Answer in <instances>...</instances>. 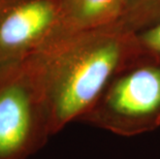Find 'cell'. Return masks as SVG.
I'll list each match as a JSON object with an SVG mask.
<instances>
[{"instance_id": "8992f818", "label": "cell", "mask_w": 160, "mask_h": 159, "mask_svg": "<svg viewBox=\"0 0 160 159\" xmlns=\"http://www.w3.org/2000/svg\"><path fill=\"white\" fill-rule=\"evenodd\" d=\"M160 21V0H126L116 26L134 34Z\"/></svg>"}, {"instance_id": "3957f363", "label": "cell", "mask_w": 160, "mask_h": 159, "mask_svg": "<svg viewBox=\"0 0 160 159\" xmlns=\"http://www.w3.org/2000/svg\"><path fill=\"white\" fill-rule=\"evenodd\" d=\"M51 135L42 89L25 61L0 82V159H28Z\"/></svg>"}, {"instance_id": "277c9868", "label": "cell", "mask_w": 160, "mask_h": 159, "mask_svg": "<svg viewBox=\"0 0 160 159\" xmlns=\"http://www.w3.org/2000/svg\"><path fill=\"white\" fill-rule=\"evenodd\" d=\"M57 9L49 0H32L0 21V82L19 67L54 33Z\"/></svg>"}, {"instance_id": "7a4b0ae2", "label": "cell", "mask_w": 160, "mask_h": 159, "mask_svg": "<svg viewBox=\"0 0 160 159\" xmlns=\"http://www.w3.org/2000/svg\"><path fill=\"white\" fill-rule=\"evenodd\" d=\"M142 55V48L79 121L122 137L160 127V57L147 51Z\"/></svg>"}, {"instance_id": "52a82bcc", "label": "cell", "mask_w": 160, "mask_h": 159, "mask_svg": "<svg viewBox=\"0 0 160 159\" xmlns=\"http://www.w3.org/2000/svg\"><path fill=\"white\" fill-rule=\"evenodd\" d=\"M138 40L144 50L160 57V21L146 29Z\"/></svg>"}, {"instance_id": "6da1fadb", "label": "cell", "mask_w": 160, "mask_h": 159, "mask_svg": "<svg viewBox=\"0 0 160 159\" xmlns=\"http://www.w3.org/2000/svg\"><path fill=\"white\" fill-rule=\"evenodd\" d=\"M133 35L115 24L54 33L26 60L45 98L52 135L79 121L115 74L141 51Z\"/></svg>"}, {"instance_id": "5b68a950", "label": "cell", "mask_w": 160, "mask_h": 159, "mask_svg": "<svg viewBox=\"0 0 160 159\" xmlns=\"http://www.w3.org/2000/svg\"><path fill=\"white\" fill-rule=\"evenodd\" d=\"M126 0H63L62 28L55 33L91 31L115 24Z\"/></svg>"}]
</instances>
